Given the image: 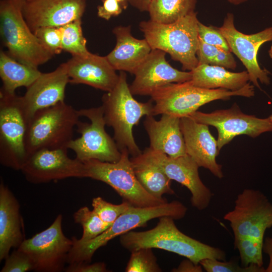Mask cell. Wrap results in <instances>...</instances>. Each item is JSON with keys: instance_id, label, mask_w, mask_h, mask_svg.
I'll return each mask as SVG.
<instances>
[{"instance_id": "cell-1", "label": "cell", "mask_w": 272, "mask_h": 272, "mask_svg": "<svg viewBox=\"0 0 272 272\" xmlns=\"http://www.w3.org/2000/svg\"><path fill=\"white\" fill-rule=\"evenodd\" d=\"M158 219L157 225L151 229L132 230L120 236L121 245L130 252L144 248L160 249L184 256L196 264L206 258L226 260V253L222 249L181 232L173 218L162 216Z\"/></svg>"}, {"instance_id": "cell-2", "label": "cell", "mask_w": 272, "mask_h": 272, "mask_svg": "<svg viewBox=\"0 0 272 272\" xmlns=\"http://www.w3.org/2000/svg\"><path fill=\"white\" fill-rule=\"evenodd\" d=\"M102 101L106 124L113 128V139L119 151L126 150L132 157L141 154L132 128L143 116H153L152 100L146 103L137 101L127 83L126 74L120 71L116 85L103 96Z\"/></svg>"}, {"instance_id": "cell-3", "label": "cell", "mask_w": 272, "mask_h": 272, "mask_svg": "<svg viewBox=\"0 0 272 272\" xmlns=\"http://www.w3.org/2000/svg\"><path fill=\"white\" fill-rule=\"evenodd\" d=\"M198 22L194 12L171 23L143 21L139 28L152 49L168 53L182 64L183 70L191 71L198 64Z\"/></svg>"}, {"instance_id": "cell-4", "label": "cell", "mask_w": 272, "mask_h": 272, "mask_svg": "<svg viewBox=\"0 0 272 272\" xmlns=\"http://www.w3.org/2000/svg\"><path fill=\"white\" fill-rule=\"evenodd\" d=\"M187 211V208L178 200L149 207L130 206L106 230L97 237L86 242L80 241L75 237H72L73 245L69 253L67 263L91 262L95 252L116 237L137 228L144 227L149 221L162 216H169L174 220L182 219Z\"/></svg>"}, {"instance_id": "cell-5", "label": "cell", "mask_w": 272, "mask_h": 272, "mask_svg": "<svg viewBox=\"0 0 272 272\" xmlns=\"http://www.w3.org/2000/svg\"><path fill=\"white\" fill-rule=\"evenodd\" d=\"M254 85L248 83L237 91L206 89L193 85L190 81L170 83L158 88L151 94L154 102L153 116L168 114L179 118L188 116L201 106L217 100H227L232 96H254Z\"/></svg>"}, {"instance_id": "cell-6", "label": "cell", "mask_w": 272, "mask_h": 272, "mask_svg": "<svg viewBox=\"0 0 272 272\" xmlns=\"http://www.w3.org/2000/svg\"><path fill=\"white\" fill-rule=\"evenodd\" d=\"M24 1H1V35L9 55L20 62L38 68L53 55L41 44L27 24L22 12Z\"/></svg>"}, {"instance_id": "cell-7", "label": "cell", "mask_w": 272, "mask_h": 272, "mask_svg": "<svg viewBox=\"0 0 272 272\" xmlns=\"http://www.w3.org/2000/svg\"><path fill=\"white\" fill-rule=\"evenodd\" d=\"M80 117L78 110L64 101L37 111L27 122L28 156L41 149L67 148Z\"/></svg>"}, {"instance_id": "cell-8", "label": "cell", "mask_w": 272, "mask_h": 272, "mask_svg": "<svg viewBox=\"0 0 272 272\" xmlns=\"http://www.w3.org/2000/svg\"><path fill=\"white\" fill-rule=\"evenodd\" d=\"M120 159L116 162L90 160L84 164L85 177L103 182L111 186L131 206L149 207L160 205L168 201L158 198L149 193L138 181L133 170L126 150L121 152Z\"/></svg>"}, {"instance_id": "cell-9", "label": "cell", "mask_w": 272, "mask_h": 272, "mask_svg": "<svg viewBox=\"0 0 272 272\" xmlns=\"http://www.w3.org/2000/svg\"><path fill=\"white\" fill-rule=\"evenodd\" d=\"M27 120L21 96L0 91V163L20 170L28 158L25 147Z\"/></svg>"}, {"instance_id": "cell-10", "label": "cell", "mask_w": 272, "mask_h": 272, "mask_svg": "<svg viewBox=\"0 0 272 272\" xmlns=\"http://www.w3.org/2000/svg\"><path fill=\"white\" fill-rule=\"evenodd\" d=\"M80 116L87 118L90 122H78L76 127L81 136L73 139L68 144L82 162L97 160L115 163L120 158L121 153L114 140L106 132V125L102 106L78 110Z\"/></svg>"}, {"instance_id": "cell-11", "label": "cell", "mask_w": 272, "mask_h": 272, "mask_svg": "<svg viewBox=\"0 0 272 272\" xmlns=\"http://www.w3.org/2000/svg\"><path fill=\"white\" fill-rule=\"evenodd\" d=\"M62 220V215H58L49 227L25 239L18 248L30 256L34 271L60 272L64 270L73 241L63 234Z\"/></svg>"}, {"instance_id": "cell-12", "label": "cell", "mask_w": 272, "mask_h": 272, "mask_svg": "<svg viewBox=\"0 0 272 272\" xmlns=\"http://www.w3.org/2000/svg\"><path fill=\"white\" fill-rule=\"evenodd\" d=\"M224 219L230 223L234 238L250 237L263 241L266 230L272 226V203L259 190L244 189Z\"/></svg>"}, {"instance_id": "cell-13", "label": "cell", "mask_w": 272, "mask_h": 272, "mask_svg": "<svg viewBox=\"0 0 272 272\" xmlns=\"http://www.w3.org/2000/svg\"><path fill=\"white\" fill-rule=\"evenodd\" d=\"M188 116L197 122L216 128L219 151L237 135L245 134L256 138L264 132L272 131V121L269 117L259 118L245 114L236 103L227 109L217 110L211 113L196 111Z\"/></svg>"}, {"instance_id": "cell-14", "label": "cell", "mask_w": 272, "mask_h": 272, "mask_svg": "<svg viewBox=\"0 0 272 272\" xmlns=\"http://www.w3.org/2000/svg\"><path fill=\"white\" fill-rule=\"evenodd\" d=\"M217 29L225 38L230 49L242 62L253 85L261 90L258 81L263 84H270L267 72L259 65L257 54L264 43L272 41V27L257 33L246 34L239 31L234 25V14L228 13L223 25Z\"/></svg>"}, {"instance_id": "cell-15", "label": "cell", "mask_w": 272, "mask_h": 272, "mask_svg": "<svg viewBox=\"0 0 272 272\" xmlns=\"http://www.w3.org/2000/svg\"><path fill=\"white\" fill-rule=\"evenodd\" d=\"M67 148L41 149L30 154L20 171L29 182L44 183L68 178H85L84 164L69 157Z\"/></svg>"}, {"instance_id": "cell-16", "label": "cell", "mask_w": 272, "mask_h": 272, "mask_svg": "<svg viewBox=\"0 0 272 272\" xmlns=\"http://www.w3.org/2000/svg\"><path fill=\"white\" fill-rule=\"evenodd\" d=\"M149 149L154 159L167 176L190 191L192 206L199 211L208 208L213 194L201 180L198 174L199 167L194 160L187 154L171 157L150 147Z\"/></svg>"}, {"instance_id": "cell-17", "label": "cell", "mask_w": 272, "mask_h": 272, "mask_svg": "<svg viewBox=\"0 0 272 272\" xmlns=\"http://www.w3.org/2000/svg\"><path fill=\"white\" fill-rule=\"evenodd\" d=\"M86 7L85 0H24L22 12L33 32L39 28L62 27L81 19Z\"/></svg>"}, {"instance_id": "cell-18", "label": "cell", "mask_w": 272, "mask_h": 272, "mask_svg": "<svg viewBox=\"0 0 272 272\" xmlns=\"http://www.w3.org/2000/svg\"><path fill=\"white\" fill-rule=\"evenodd\" d=\"M166 52L152 49L135 70L134 79L129 86L132 94L150 95L159 87L173 83H182L191 79L190 71H180L167 61Z\"/></svg>"}, {"instance_id": "cell-19", "label": "cell", "mask_w": 272, "mask_h": 272, "mask_svg": "<svg viewBox=\"0 0 272 272\" xmlns=\"http://www.w3.org/2000/svg\"><path fill=\"white\" fill-rule=\"evenodd\" d=\"M69 83L65 62L52 72L41 73L21 96L27 122L37 111L64 101L65 88Z\"/></svg>"}, {"instance_id": "cell-20", "label": "cell", "mask_w": 272, "mask_h": 272, "mask_svg": "<svg viewBox=\"0 0 272 272\" xmlns=\"http://www.w3.org/2000/svg\"><path fill=\"white\" fill-rule=\"evenodd\" d=\"M180 123L186 154L199 167L209 170L218 178H223L222 166L216 161L219 152L217 140L208 125L197 122L190 116L180 118Z\"/></svg>"}, {"instance_id": "cell-21", "label": "cell", "mask_w": 272, "mask_h": 272, "mask_svg": "<svg viewBox=\"0 0 272 272\" xmlns=\"http://www.w3.org/2000/svg\"><path fill=\"white\" fill-rule=\"evenodd\" d=\"M70 83L85 84L108 92L116 85L119 75L106 56L91 52L72 56L65 62Z\"/></svg>"}, {"instance_id": "cell-22", "label": "cell", "mask_w": 272, "mask_h": 272, "mask_svg": "<svg viewBox=\"0 0 272 272\" xmlns=\"http://www.w3.org/2000/svg\"><path fill=\"white\" fill-rule=\"evenodd\" d=\"M25 239L20 205L3 181L0 184V260L12 248H18Z\"/></svg>"}, {"instance_id": "cell-23", "label": "cell", "mask_w": 272, "mask_h": 272, "mask_svg": "<svg viewBox=\"0 0 272 272\" xmlns=\"http://www.w3.org/2000/svg\"><path fill=\"white\" fill-rule=\"evenodd\" d=\"M112 32L116 38L114 49L106 56L116 71L134 74L152 48L145 38L139 39L131 34V26H118Z\"/></svg>"}, {"instance_id": "cell-24", "label": "cell", "mask_w": 272, "mask_h": 272, "mask_svg": "<svg viewBox=\"0 0 272 272\" xmlns=\"http://www.w3.org/2000/svg\"><path fill=\"white\" fill-rule=\"evenodd\" d=\"M180 118L163 114L159 120L153 116H146L144 125L149 135L150 147L171 157L186 154L180 128Z\"/></svg>"}, {"instance_id": "cell-25", "label": "cell", "mask_w": 272, "mask_h": 272, "mask_svg": "<svg viewBox=\"0 0 272 272\" xmlns=\"http://www.w3.org/2000/svg\"><path fill=\"white\" fill-rule=\"evenodd\" d=\"M134 174L142 186L158 198L165 194H174L171 179L152 157L149 148L130 159Z\"/></svg>"}, {"instance_id": "cell-26", "label": "cell", "mask_w": 272, "mask_h": 272, "mask_svg": "<svg viewBox=\"0 0 272 272\" xmlns=\"http://www.w3.org/2000/svg\"><path fill=\"white\" fill-rule=\"evenodd\" d=\"M190 82L194 86L206 89H225L237 91L249 81L248 72L233 73L225 68L211 64L199 63L190 71Z\"/></svg>"}, {"instance_id": "cell-27", "label": "cell", "mask_w": 272, "mask_h": 272, "mask_svg": "<svg viewBox=\"0 0 272 272\" xmlns=\"http://www.w3.org/2000/svg\"><path fill=\"white\" fill-rule=\"evenodd\" d=\"M41 74L38 68L20 62L1 51L0 77L3 82L1 90L3 92L14 94L18 88L28 87Z\"/></svg>"}, {"instance_id": "cell-28", "label": "cell", "mask_w": 272, "mask_h": 272, "mask_svg": "<svg viewBox=\"0 0 272 272\" xmlns=\"http://www.w3.org/2000/svg\"><path fill=\"white\" fill-rule=\"evenodd\" d=\"M197 0H151L148 12L151 20L168 24L194 12Z\"/></svg>"}, {"instance_id": "cell-29", "label": "cell", "mask_w": 272, "mask_h": 272, "mask_svg": "<svg viewBox=\"0 0 272 272\" xmlns=\"http://www.w3.org/2000/svg\"><path fill=\"white\" fill-rule=\"evenodd\" d=\"M75 223L83 228V234L79 240L82 242L91 240L106 230L112 224L104 222L94 211L86 206L80 208L73 216Z\"/></svg>"}, {"instance_id": "cell-30", "label": "cell", "mask_w": 272, "mask_h": 272, "mask_svg": "<svg viewBox=\"0 0 272 272\" xmlns=\"http://www.w3.org/2000/svg\"><path fill=\"white\" fill-rule=\"evenodd\" d=\"M62 50L72 56H81L89 52L86 46L87 40L83 35L81 19L61 27Z\"/></svg>"}, {"instance_id": "cell-31", "label": "cell", "mask_w": 272, "mask_h": 272, "mask_svg": "<svg viewBox=\"0 0 272 272\" xmlns=\"http://www.w3.org/2000/svg\"><path fill=\"white\" fill-rule=\"evenodd\" d=\"M263 241L250 237L234 238V247L239 251L242 266H263Z\"/></svg>"}, {"instance_id": "cell-32", "label": "cell", "mask_w": 272, "mask_h": 272, "mask_svg": "<svg viewBox=\"0 0 272 272\" xmlns=\"http://www.w3.org/2000/svg\"><path fill=\"white\" fill-rule=\"evenodd\" d=\"M125 269L126 272H161L152 248H144L131 251Z\"/></svg>"}, {"instance_id": "cell-33", "label": "cell", "mask_w": 272, "mask_h": 272, "mask_svg": "<svg viewBox=\"0 0 272 272\" xmlns=\"http://www.w3.org/2000/svg\"><path fill=\"white\" fill-rule=\"evenodd\" d=\"M93 210L105 222L112 224L120 215L125 212L131 206L123 201L118 205L109 202L100 196L94 197L92 202Z\"/></svg>"}, {"instance_id": "cell-34", "label": "cell", "mask_w": 272, "mask_h": 272, "mask_svg": "<svg viewBox=\"0 0 272 272\" xmlns=\"http://www.w3.org/2000/svg\"><path fill=\"white\" fill-rule=\"evenodd\" d=\"M199 264L207 272H265L263 266L255 264L241 266L233 261H226L214 258L202 259Z\"/></svg>"}, {"instance_id": "cell-35", "label": "cell", "mask_w": 272, "mask_h": 272, "mask_svg": "<svg viewBox=\"0 0 272 272\" xmlns=\"http://www.w3.org/2000/svg\"><path fill=\"white\" fill-rule=\"evenodd\" d=\"M33 33L41 44L53 55L59 54L62 51L61 27H41L35 30Z\"/></svg>"}, {"instance_id": "cell-36", "label": "cell", "mask_w": 272, "mask_h": 272, "mask_svg": "<svg viewBox=\"0 0 272 272\" xmlns=\"http://www.w3.org/2000/svg\"><path fill=\"white\" fill-rule=\"evenodd\" d=\"M34 271V265L30 256L16 248L5 259L1 272H26Z\"/></svg>"}, {"instance_id": "cell-37", "label": "cell", "mask_w": 272, "mask_h": 272, "mask_svg": "<svg viewBox=\"0 0 272 272\" xmlns=\"http://www.w3.org/2000/svg\"><path fill=\"white\" fill-rule=\"evenodd\" d=\"M198 34V38L204 42L227 51H231L225 38L217 27L207 26L199 21Z\"/></svg>"}, {"instance_id": "cell-38", "label": "cell", "mask_w": 272, "mask_h": 272, "mask_svg": "<svg viewBox=\"0 0 272 272\" xmlns=\"http://www.w3.org/2000/svg\"><path fill=\"white\" fill-rule=\"evenodd\" d=\"M221 48L208 44L199 38L196 55L199 63L212 64Z\"/></svg>"}, {"instance_id": "cell-39", "label": "cell", "mask_w": 272, "mask_h": 272, "mask_svg": "<svg viewBox=\"0 0 272 272\" xmlns=\"http://www.w3.org/2000/svg\"><path fill=\"white\" fill-rule=\"evenodd\" d=\"M102 5L97 7L98 17L109 20L112 17L119 15L123 10L116 0H102Z\"/></svg>"}, {"instance_id": "cell-40", "label": "cell", "mask_w": 272, "mask_h": 272, "mask_svg": "<svg viewBox=\"0 0 272 272\" xmlns=\"http://www.w3.org/2000/svg\"><path fill=\"white\" fill-rule=\"evenodd\" d=\"M66 272H107L108 271L106 265L103 262H79L70 263L65 267Z\"/></svg>"}, {"instance_id": "cell-41", "label": "cell", "mask_w": 272, "mask_h": 272, "mask_svg": "<svg viewBox=\"0 0 272 272\" xmlns=\"http://www.w3.org/2000/svg\"><path fill=\"white\" fill-rule=\"evenodd\" d=\"M211 65H217L234 70L237 63L231 51H227L221 49L213 61Z\"/></svg>"}, {"instance_id": "cell-42", "label": "cell", "mask_w": 272, "mask_h": 272, "mask_svg": "<svg viewBox=\"0 0 272 272\" xmlns=\"http://www.w3.org/2000/svg\"><path fill=\"white\" fill-rule=\"evenodd\" d=\"M175 272H201L202 267L199 264H196L189 259L182 261L177 267L172 270Z\"/></svg>"}, {"instance_id": "cell-43", "label": "cell", "mask_w": 272, "mask_h": 272, "mask_svg": "<svg viewBox=\"0 0 272 272\" xmlns=\"http://www.w3.org/2000/svg\"><path fill=\"white\" fill-rule=\"evenodd\" d=\"M263 251L269 258L268 265L265 272H272V237H266L263 243Z\"/></svg>"}, {"instance_id": "cell-44", "label": "cell", "mask_w": 272, "mask_h": 272, "mask_svg": "<svg viewBox=\"0 0 272 272\" xmlns=\"http://www.w3.org/2000/svg\"><path fill=\"white\" fill-rule=\"evenodd\" d=\"M128 4L141 12H148L151 0H127Z\"/></svg>"}, {"instance_id": "cell-45", "label": "cell", "mask_w": 272, "mask_h": 272, "mask_svg": "<svg viewBox=\"0 0 272 272\" xmlns=\"http://www.w3.org/2000/svg\"><path fill=\"white\" fill-rule=\"evenodd\" d=\"M230 4L234 5H239L246 2L248 0H226Z\"/></svg>"}, {"instance_id": "cell-46", "label": "cell", "mask_w": 272, "mask_h": 272, "mask_svg": "<svg viewBox=\"0 0 272 272\" xmlns=\"http://www.w3.org/2000/svg\"><path fill=\"white\" fill-rule=\"evenodd\" d=\"M121 5L123 10H126L128 5L127 0H116Z\"/></svg>"}, {"instance_id": "cell-47", "label": "cell", "mask_w": 272, "mask_h": 272, "mask_svg": "<svg viewBox=\"0 0 272 272\" xmlns=\"http://www.w3.org/2000/svg\"><path fill=\"white\" fill-rule=\"evenodd\" d=\"M268 55L270 58L272 59V44L271 45L270 47L268 50Z\"/></svg>"}, {"instance_id": "cell-48", "label": "cell", "mask_w": 272, "mask_h": 272, "mask_svg": "<svg viewBox=\"0 0 272 272\" xmlns=\"http://www.w3.org/2000/svg\"><path fill=\"white\" fill-rule=\"evenodd\" d=\"M269 118L272 121V114H271L269 116Z\"/></svg>"}, {"instance_id": "cell-49", "label": "cell", "mask_w": 272, "mask_h": 272, "mask_svg": "<svg viewBox=\"0 0 272 272\" xmlns=\"http://www.w3.org/2000/svg\"><path fill=\"white\" fill-rule=\"evenodd\" d=\"M26 1H30V0H26Z\"/></svg>"}, {"instance_id": "cell-50", "label": "cell", "mask_w": 272, "mask_h": 272, "mask_svg": "<svg viewBox=\"0 0 272 272\" xmlns=\"http://www.w3.org/2000/svg\"><path fill=\"white\" fill-rule=\"evenodd\" d=\"M101 1H102V0H101Z\"/></svg>"}]
</instances>
